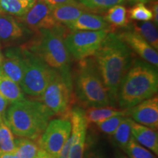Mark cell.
<instances>
[{"label":"cell","instance_id":"cell-1","mask_svg":"<svg viewBox=\"0 0 158 158\" xmlns=\"http://www.w3.org/2000/svg\"><path fill=\"white\" fill-rule=\"evenodd\" d=\"M92 57L112 106H116L120 84L133 62L131 51L118 35L108 32Z\"/></svg>","mask_w":158,"mask_h":158},{"label":"cell","instance_id":"cell-2","mask_svg":"<svg viewBox=\"0 0 158 158\" xmlns=\"http://www.w3.org/2000/svg\"><path fill=\"white\" fill-rule=\"evenodd\" d=\"M157 68L145 61L135 59L122 79L117 95L120 108L129 109L157 94Z\"/></svg>","mask_w":158,"mask_h":158},{"label":"cell","instance_id":"cell-3","mask_svg":"<svg viewBox=\"0 0 158 158\" xmlns=\"http://www.w3.org/2000/svg\"><path fill=\"white\" fill-rule=\"evenodd\" d=\"M54 116L42 102L24 100L11 103L5 119L13 135L37 141Z\"/></svg>","mask_w":158,"mask_h":158},{"label":"cell","instance_id":"cell-4","mask_svg":"<svg viewBox=\"0 0 158 158\" xmlns=\"http://www.w3.org/2000/svg\"><path fill=\"white\" fill-rule=\"evenodd\" d=\"M60 26L51 29H40L34 42L22 46L40 57L53 70L58 72L73 89L70 70V55L64 43Z\"/></svg>","mask_w":158,"mask_h":158},{"label":"cell","instance_id":"cell-5","mask_svg":"<svg viewBox=\"0 0 158 158\" xmlns=\"http://www.w3.org/2000/svg\"><path fill=\"white\" fill-rule=\"evenodd\" d=\"M74 87L77 100L85 107L113 106L93 57L78 61Z\"/></svg>","mask_w":158,"mask_h":158},{"label":"cell","instance_id":"cell-6","mask_svg":"<svg viewBox=\"0 0 158 158\" xmlns=\"http://www.w3.org/2000/svg\"><path fill=\"white\" fill-rule=\"evenodd\" d=\"M21 48L25 66L20 87L25 94L34 98H40L50 82L55 70L35 53L23 47Z\"/></svg>","mask_w":158,"mask_h":158},{"label":"cell","instance_id":"cell-7","mask_svg":"<svg viewBox=\"0 0 158 158\" xmlns=\"http://www.w3.org/2000/svg\"><path fill=\"white\" fill-rule=\"evenodd\" d=\"M73 92V89L55 70L39 101L42 102L54 116L68 117L72 105Z\"/></svg>","mask_w":158,"mask_h":158},{"label":"cell","instance_id":"cell-8","mask_svg":"<svg viewBox=\"0 0 158 158\" xmlns=\"http://www.w3.org/2000/svg\"><path fill=\"white\" fill-rule=\"evenodd\" d=\"M109 31H73L64 38L69 54L75 60L92 56Z\"/></svg>","mask_w":158,"mask_h":158},{"label":"cell","instance_id":"cell-9","mask_svg":"<svg viewBox=\"0 0 158 158\" xmlns=\"http://www.w3.org/2000/svg\"><path fill=\"white\" fill-rule=\"evenodd\" d=\"M72 125L68 117L51 119L39 139L40 149L58 158L64 145L71 135Z\"/></svg>","mask_w":158,"mask_h":158},{"label":"cell","instance_id":"cell-10","mask_svg":"<svg viewBox=\"0 0 158 158\" xmlns=\"http://www.w3.org/2000/svg\"><path fill=\"white\" fill-rule=\"evenodd\" d=\"M68 117L71 122V142L68 158H83L89 123L81 108H71Z\"/></svg>","mask_w":158,"mask_h":158},{"label":"cell","instance_id":"cell-11","mask_svg":"<svg viewBox=\"0 0 158 158\" xmlns=\"http://www.w3.org/2000/svg\"><path fill=\"white\" fill-rule=\"evenodd\" d=\"M16 19L27 28L36 32L40 29H51L60 26L52 16V7L43 0H37L24 15Z\"/></svg>","mask_w":158,"mask_h":158},{"label":"cell","instance_id":"cell-12","mask_svg":"<svg viewBox=\"0 0 158 158\" xmlns=\"http://www.w3.org/2000/svg\"><path fill=\"white\" fill-rule=\"evenodd\" d=\"M127 116L136 123L157 130L158 98L157 94L127 109Z\"/></svg>","mask_w":158,"mask_h":158},{"label":"cell","instance_id":"cell-13","mask_svg":"<svg viewBox=\"0 0 158 158\" xmlns=\"http://www.w3.org/2000/svg\"><path fill=\"white\" fill-rule=\"evenodd\" d=\"M118 36L143 60L157 68L158 54L139 34L134 31H123Z\"/></svg>","mask_w":158,"mask_h":158},{"label":"cell","instance_id":"cell-14","mask_svg":"<svg viewBox=\"0 0 158 158\" xmlns=\"http://www.w3.org/2000/svg\"><path fill=\"white\" fill-rule=\"evenodd\" d=\"M0 70L4 74L20 84L24 72V58L21 48H12L5 51Z\"/></svg>","mask_w":158,"mask_h":158},{"label":"cell","instance_id":"cell-15","mask_svg":"<svg viewBox=\"0 0 158 158\" xmlns=\"http://www.w3.org/2000/svg\"><path fill=\"white\" fill-rule=\"evenodd\" d=\"M22 25L13 15L0 12V46L13 44L22 38L24 35Z\"/></svg>","mask_w":158,"mask_h":158},{"label":"cell","instance_id":"cell-16","mask_svg":"<svg viewBox=\"0 0 158 158\" xmlns=\"http://www.w3.org/2000/svg\"><path fill=\"white\" fill-rule=\"evenodd\" d=\"M131 133L134 140L150 150L155 155H158V135L157 130L136 123L131 119Z\"/></svg>","mask_w":158,"mask_h":158},{"label":"cell","instance_id":"cell-17","mask_svg":"<svg viewBox=\"0 0 158 158\" xmlns=\"http://www.w3.org/2000/svg\"><path fill=\"white\" fill-rule=\"evenodd\" d=\"M67 27L72 31H109L111 28V26L104 18L87 12L81 15L76 21Z\"/></svg>","mask_w":158,"mask_h":158},{"label":"cell","instance_id":"cell-18","mask_svg":"<svg viewBox=\"0 0 158 158\" xmlns=\"http://www.w3.org/2000/svg\"><path fill=\"white\" fill-rule=\"evenodd\" d=\"M88 10L81 5H64L52 8V16L58 24L68 26Z\"/></svg>","mask_w":158,"mask_h":158},{"label":"cell","instance_id":"cell-19","mask_svg":"<svg viewBox=\"0 0 158 158\" xmlns=\"http://www.w3.org/2000/svg\"><path fill=\"white\" fill-rule=\"evenodd\" d=\"M85 116L88 123L97 124L108 118L116 116H127V109L118 108L114 106L90 107L84 110Z\"/></svg>","mask_w":158,"mask_h":158},{"label":"cell","instance_id":"cell-20","mask_svg":"<svg viewBox=\"0 0 158 158\" xmlns=\"http://www.w3.org/2000/svg\"><path fill=\"white\" fill-rule=\"evenodd\" d=\"M0 93L9 103L24 100V95L20 85L5 75L0 70Z\"/></svg>","mask_w":158,"mask_h":158},{"label":"cell","instance_id":"cell-21","mask_svg":"<svg viewBox=\"0 0 158 158\" xmlns=\"http://www.w3.org/2000/svg\"><path fill=\"white\" fill-rule=\"evenodd\" d=\"M13 154L17 158H37L40 147L37 141L18 137L15 139Z\"/></svg>","mask_w":158,"mask_h":158},{"label":"cell","instance_id":"cell-22","mask_svg":"<svg viewBox=\"0 0 158 158\" xmlns=\"http://www.w3.org/2000/svg\"><path fill=\"white\" fill-rule=\"evenodd\" d=\"M133 27L134 31L141 35L153 48L157 50L158 33L154 23L149 21H137L133 23Z\"/></svg>","mask_w":158,"mask_h":158},{"label":"cell","instance_id":"cell-23","mask_svg":"<svg viewBox=\"0 0 158 158\" xmlns=\"http://www.w3.org/2000/svg\"><path fill=\"white\" fill-rule=\"evenodd\" d=\"M130 122H131V118L128 116H125L114 133L112 135L114 143L123 151L125 149L126 147L132 138Z\"/></svg>","mask_w":158,"mask_h":158},{"label":"cell","instance_id":"cell-24","mask_svg":"<svg viewBox=\"0 0 158 158\" xmlns=\"http://www.w3.org/2000/svg\"><path fill=\"white\" fill-rule=\"evenodd\" d=\"M104 19L115 27H126L129 23L127 9L121 5H114L108 9Z\"/></svg>","mask_w":158,"mask_h":158},{"label":"cell","instance_id":"cell-25","mask_svg":"<svg viewBox=\"0 0 158 158\" xmlns=\"http://www.w3.org/2000/svg\"><path fill=\"white\" fill-rule=\"evenodd\" d=\"M31 7L21 0H0V12L17 17L22 16Z\"/></svg>","mask_w":158,"mask_h":158},{"label":"cell","instance_id":"cell-26","mask_svg":"<svg viewBox=\"0 0 158 158\" xmlns=\"http://www.w3.org/2000/svg\"><path fill=\"white\" fill-rule=\"evenodd\" d=\"M15 138L5 118H0V152L13 153L15 150Z\"/></svg>","mask_w":158,"mask_h":158},{"label":"cell","instance_id":"cell-27","mask_svg":"<svg viewBox=\"0 0 158 158\" xmlns=\"http://www.w3.org/2000/svg\"><path fill=\"white\" fill-rule=\"evenodd\" d=\"M77 2L88 10L98 12L106 10L114 5H121L125 0H77Z\"/></svg>","mask_w":158,"mask_h":158},{"label":"cell","instance_id":"cell-28","mask_svg":"<svg viewBox=\"0 0 158 158\" xmlns=\"http://www.w3.org/2000/svg\"><path fill=\"white\" fill-rule=\"evenodd\" d=\"M124 152L130 158H157L155 154L140 145L132 137Z\"/></svg>","mask_w":158,"mask_h":158},{"label":"cell","instance_id":"cell-29","mask_svg":"<svg viewBox=\"0 0 158 158\" xmlns=\"http://www.w3.org/2000/svg\"><path fill=\"white\" fill-rule=\"evenodd\" d=\"M129 17L131 19L139 21H149L153 19L151 9L147 7L143 3H138L130 9Z\"/></svg>","mask_w":158,"mask_h":158},{"label":"cell","instance_id":"cell-30","mask_svg":"<svg viewBox=\"0 0 158 158\" xmlns=\"http://www.w3.org/2000/svg\"><path fill=\"white\" fill-rule=\"evenodd\" d=\"M125 116H116L108 118L104 121L100 122L96 124L98 129L105 134L112 135L117 129Z\"/></svg>","mask_w":158,"mask_h":158},{"label":"cell","instance_id":"cell-31","mask_svg":"<svg viewBox=\"0 0 158 158\" xmlns=\"http://www.w3.org/2000/svg\"><path fill=\"white\" fill-rule=\"evenodd\" d=\"M47 5H48L51 7L54 8L55 7L64 5H80L76 0H43Z\"/></svg>","mask_w":158,"mask_h":158},{"label":"cell","instance_id":"cell-32","mask_svg":"<svg viewBox=\"0 0 158 158\" xmlns=\"http://www.w3.org/2000/svg\"><path fill=\"white\" fill-rule=\"evenodd\" d=\"M83 158H107L102 152L97 149H90L84 152Z\"/></svg>","mask_w":158,"mask_h":158},{"label":"cell","instance_id":"cell-33","mask_svg":"<svg viewBox=\"0 0 158 158\" xmlns=\"http://www.w3.org/2000/svg\"><path fill=\"white\" fill-rule=\"evenodd\" d=\"M8 104L9 102L6 100L2 94L0 93V118H5V112Z\"/></svg>","mask_w":158,"mask_h":158},{"label":"cell","instance_id":"cell-34","mask_svg":"<svg viewBox=\"0 0 158 158\" xmlns=\"http://www.w3.org/2000/svg\"><path fill=\"white\" fill-rule=\"evenodd\" d=\"M152 12L153 14V19H154V22H155L156 24L157 25L158 23V4H157V1H154L152 3Z\"/></svg>","mask_w":158,"mask_h":158},{"label":"cell","instance_id":"cell-35","mask_svg":"<svg viewBox=\"0 0 158 158\" xmlns=\"http://www.w3.org/2000/svg\"><path fill=\"white\" fill-rule=\"evenodd\" d=\"M37 158H56V157H54V156L51 155L50 154L47 153L46 152L43 151V150L40 149L38 154H37Z\"/></svg>","mask_w":158,"mask_h":158},{"label":"cell","instance_id":"cell-36","mask_svg":"<svg viewBox=\"0 0 158 158\" xmlns=\"http://www.w3.org/2000/svg\"><path fill=\"white\" fill-rule=\"evenodd\" d=\"M0 158H17L13 153L0 152Z\"/></svg>","mask_w":158,"mask_h":158},{"label":"cell","instance_id":"cell-37","mask_svg":"<svg viewBox=\"0 0 158 158\" xmlns=\"http://www.w3.org/2000/svg\"><path fill=\"white\" fill-rule=\"evenodd\" d=\"M21 1L26 2H28L29 5H31V6H32L33 5H34V3L35 2L37 1V0H21Z\"/></svg>","mask_w":158,"mask_h":158},{"label":"cell","instance_id":"cell-38","mask_svg":"<svg viewBox=\"0 0 158 158\" xmlns=\"http://www.w3.org/2000/svg\"><path fill=\"white\" fill-rule=\"evenodd\" d=\"M133 2H141V3H144V2H149V0H131Z\"/></svg>","mask_w":158,"mask_h":158},{"label":"cell","instance_id":"cell-39","mask_svg":"<svg viewBox=\"0 0 158 158\" xmlns=\"http://www.w3.org/2000/svg\"><path fill=\"white\" fill-rule=\"evenodd\" d=\"M3 57H4V56H3L2 53L1 46H0V65H1V64H2V60H3Z\"/></svg>","mask_w":158,"mask_h":158},{"label":"cell","instance_id":"cell-40","mask_svg":"<svg viewBox=\"0 0 158 158\" xmlns=\"http://www.w3.org/2000/svg\"><path fill=\"white\" fill-rule=\"evenodd\" d=\"M119 158H128V157H125V156H121V157H120Z\"/></svg>","mask_w":158,"mask_h":158}]
</instances>
